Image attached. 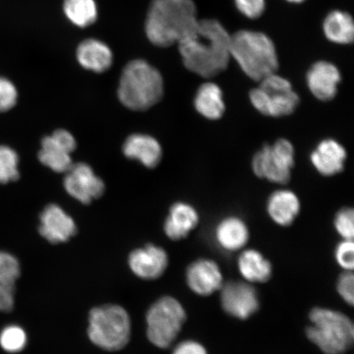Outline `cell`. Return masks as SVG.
I'll return each mask as SVG.
<instances>
[{
  "label": "cell",
  "mask_w": 354,
  "mask_h": 354,
  "mask_svg": "<svg viewBox=\"0 0 354 354\" xmlns=\"http://www.w3.org/2000/svg\"><path fill=\"white\" fill-rule=\"evenodd\" d=\"M231 39L232 35L218 20H198L194 32L178 44L185 68L202 77L218 76L232 59Z\"/></svg>",
  "instance_id": "1"
},
{
  "label": "cell",
  "mask_w": 354,
  "mask_h": 354,
  "mask_svg": "<svg viewBox=\"0 0 354 354\" xmlns=\"http://www.w3.org/2000/svg\"><path fill=\"white\" fill-rule=\"evenodd\" d=\"M193 0H153L146 16V37L155 46L178 44L192 35L198 22Z\"/></svg>",
  "instance_id": "2"
},
{
  "label": "cell",
  "mask_w": 354,
  "mask_h": 354,
  "mask_svg": "<svg viewBox=\"0 0 354 354\" xmlns=\"http://www.w3.org/2000/svg\"><path fill=\"white\" fill-rule=\"evenodd\" d=\"M165 93L160 73L142 59L131 61L124 68L119 82V100L127 109L147 110L158 103Z\"/></svg>",
  "instance_id": "3"
},
{
  "label": "cell",
  "mask_w": 354,
  "mask_h": 354,
  "mask_svg": "<svg viewBox=\"0 0 354 354\" xmlns=\"http://www.w3.org/2000/svg\"><path fill=\"white\" fill-rule=\"evenodd\" d=\"M231 57L254 81L276 73L279 60L275 44L263 32L242 30L232 35Z\"/></svg>",
  "instance_id": "4"
},
{
  "label": "cell",
  "mask_w": 354,
  "mask_h": 354,
  "mask_svg": "<svg viewBox=\"0 0 354 354\" xmlns=\"http://www.w3.org/2000/svg\"><path fill=\"white\" fill-rule=\"evenodd\" d=\"M306 330L310 342L325 354H344L353 346L354 327L344 314L334 310L314 308Z\"/></svg>",
  "instance_id": "5"
},
{
  "label": "cell",
  "mask_w": 354,
  "mask_h": 354,
  "mask_svg": "<svg viewBox=\"0 0 354 354\" xmlns=\"http://www.w3.org/2000/svg\"><path fill=\"white\" fill-rule=\"evenodd\" d=\"M88 335L93 343L105 351H119L130 339L129 315L118 305L92 309L88 317Z\"/></svg>",
  "instance_id": "6"
},
{
  "label": "cell",
  "mask_w": 354,
  "mask_h": 354,
  "mask_svg": "<svg viewBox=\"0 0 354 354\" xmlns=\"http://www.w3.org/2000/svg\"><path fill=\"white\" fill-rule=\"evenodd\" d=\"M259 82V86L250 93L251 104L257 111L272 118L289 116L295 112L300 99L287 79L276 73Z\"/></svg>",
  "instance_id": "7"
},
{
  "label": "cell",
  "mask_w": 354,
  "mask_h": 354,
  "mask_svg": "<svg viewBox=\"0 0 354 354\" xmlns=\"http://www.w3.org/2000/svg\"><path fill=\"white\" fill-rule=\"evenodd\" d=\"M185 318L187 313L179 301L170 296L158 300L146 316L149 342L158 348L169 347L183 328Z\"/></svg>",
  "instance_id": "8"
},
{
  "label": "cell",
  "mask_w": 354,
  "mask_h": 354,
  "mask_svg": "<svg viewBox=\"0 0 354 354\" xmlns=\"http://www.w3.org/2000/svg\"><path fill=\"white\" fill-rule=\"evenodd\" d=\"M295 150L290 141L279 139L272 145H264L252 161V169L261 179L276 184H286L295 167Z\"/></svg>",
  "instance_id": "9"
},
{
  "label": "cell",
  "mask_w": 354,
  "mask_h": 354,
  "mask_svg": "<svg viewBox=\"0 0 354 354\" xmlns=\"http://www.w3.org/2000/svg\"><path fill=\"white\" fill-rule=\"evenodd\" d=\"M65 174L64 185L66 192L83 205H88L103 196L105 190L104 180L96 176L92 167L86 163H75Z\"/></svg>",
  "instance_id": "10"
},
{
  "label": "cell",
  "mask_w": 354,
  "mask_h": 354,
  "mask_svg": "<svg viewBox=\"0 0 354 354\" xmlns=\"http://www.w3.org/2000/svg\"><path fill=\"white\" fill-rule=\"evenodd\" d=\"M77 148V141L68 131L59 129L44 137L39 152V160L52 171L65 174L73 165L72 153Z\"/></svg>",
  "instance_id": "11"
},
{
  "label": "cell",
  "mask_w": 354,
  "mask_h": 354,
  "mask_svg": "<svg viewBox=\"0 0 354 354\" xmlns=\"http://www.w3.org/2000/svg\"><path fill=\"white\" fill-rule=\"evenodd\" d=\"M221 289V306L229 315L245 320L258 311V294L254 288L248 283L231 281Z\"/></svg>",
  "instance_id": "12"
},
{
  "label": "cell",
  "mask_w": 354,
  "mask_h": 354,
  "mask_svg": "<svg viewBox=\"0 0 354 354\" xmlns=\"http://www.w3.org/2000/svg\"><path fill=\"white\" fill-rule=\"evenodd\" d=\"M342 79L337 66L328 61H318L313 64L306 76L310 92L315 98L324 102L335 99Z\"/></svg>",
  "instance_id": "13"
},
{
  "label": "cell",
  "mask_w": 354,
  "mask_h": 354,
  "mask_svg": "<svg viewBox=\"0 0 354 354\" xmlns=\"http://www.w3.org/2000/svg\"><path fill=\"white\" fill-rule=\"evenodd\" d=\"M39 232L51 243L68 241L77 232L75 221L59 205L52 203L41 212Z\"/></svg>",
  "instance_id": "14"
},
{
  "label": "cell",
  "mask_w": 354,
  "mask_h": 354,
  "mask_svg": "<svg viewBox=\"0 0 354 354\" xmlns=\"http://www.w3.org/2000/svg\"><path fill=\"white\" fill-rule=\"evenodd\" d=\"M187 281L190 290L201 296H209L223 285L218 265L210 259H199L189 265Z\"/></svg>",
  "instance_id": "15"
},
{
  "label": "cell",
  "mask_w": 354,
  "mask_h": 354,
  "mask_svg": "<svg viewBox=\"0 0 354 354\" xmlns=\"http://www.w3.org/2000/svg\"><path fill=\"white\" fill-rule=\"evenodd\" d=\"M131 271L145 280H154L165 273L168 264L167 254L160 247L148 245L136 250L129 256Z\"/></svg>",
  "instance_id": "16"
},
{
  "label": "cell",
  "mask_w": 354,
  "mask_h": 354,
  "mask_svg": "<svg viewBox=\"0 0 354 354\" xmlns=\"http://www.w3.org/2000/svg\"><path fill=\"white\" fill-rule=\"evenodd\" d=\"M346 159V149L334 139L322 140L310 155L314 168L324 176L340 174L344 170Z\"/></svg>",
  "instance_id": "17"
},
{
  "label": "cell",
  "mask_w": 354,
  "mask_h": 354,
  "mask_svg": "<svg viewBox=\"0 0 354 354\" xmlns=\"http://www.w3.org/2000/svg\"><path fill=\"white\" fill-rule=\"evenodd\" d=\"M122 151L127 158L139 161L148 168L157 167L162 158V149L158 141L145 134L128 137Z\"/></svg>",
  "instance_id": "18"
},
{
  "label": "cell",
  "mask_w": 354,
  "mask_h": 354,
  "mask_svg": "<svg viewBox=\"0 0 354 354\" xmlns=\"http://www.w3.org/2000/svg\"><path fill=\"white\" fill-rule=\"evenodd\" d=\"M76 55L78 63L82 68L96 73L106 72L113 64L112 50L100 39H85L79 44Z\"/></svg>",
  "instance_id": "19"
},
{
  "label": "cell",
  "mask_w": 354,
  "mask_h": 354,
  "mask_svg": "<svg viewBox=\"0 0 354 354\" xmlns=\"http://www.w3.org/2000/svg\"><path fill=\"white\" fill-rule=\"evenodd\" d=\"M199 216L187 203L177 202L171 207L165 223V232L172 241H180L189 236L198 224Z\"/></svg>",
  "instance_id": "20"
},
{
  "label": "cell",
  "mask_w": 354,
  "mask_h": 354,
  "mask_svg": "<svg viewBox=\"0 0 354 354\" xmlns=\"http://www.w3.org/2000/svg\"><path fill=\"white\" fill-rule=\"evenodd\" d=\"M300 207L298 196L289 189H280L272 193L267 203L270 218L281 227H288L294 223Z\"/></svg>",
  "instance_id": "21"
},
{
  "label": "cell",
  "mask_w": 354,
  "mask_h": 354,
  "mask_svg": "<svg viewBox=\"0 0 354 354\" xmlns=\"http://www.w3.org/2000/svg\"><path fill=\"white\" fill-rule=\"evenodd\" d=\"M216 242L227 251L241 250L250 239L249 228L238 216H227L220 221L215 230Z\"/></svg>",
  "instance_id": "22"
},
{
  "label": "cell",
  "mask_w": 354,
  "mask_h": 354,
  "mask_svg": "<svg viewBox=\"0 0 354 354\" xmlns=\"http://www.w3.org/2000/svg\"><path fill=\"white\" fill-rule=\"evenodd\" d=\"M194 106L202 117L212 121L218 120L225 111L223 90L214 82L202 84L194 96Z\"/></svg>",
  "instance_id": "23"
},
{
  "label": "cell",
  "mask_w": 354,
  "mask_h": 354,
  "mask_svg": "<svg viewBox=\"0 0 354 354\" xmlns=\"http://www.w3.org/2000/svg\"><path fill=\"white\" fill-rule=\"evenodd\" d=\"M238 267L243 277L249 282H267L272 274L271 263L258 250L243 251L239 258Z\"/></svg>",
  "instance_id": "24"
},
{
  "label": "cell",
  "mask_w": 354,
  "mask_h": 354,
  "mask_svg": "<svg viewBox=\"0 0 354 354\" xmlns=\"http://www.w3.org/2000/svg\"><path fill=\"white\" fill-rule=\"evenodd\" d=\"M323 32L332 43L349 44L354 39L353 17L346 12L332 11L323 22Z\"/></svg>",
  "instance_id": "25"
},
{
  "label": "cell",
  "mask_w": 354,
  "mask_h": 354,
  "mask_svg": "<svg viewBox=\"0 0 354 354\" xmlns=\"http://www.w3.org/2000/svg\"><path fill=\"white\" fill-rule=\"evenodd\" d=\"M63 8L66 19L78 28H88L98 19L95 0H64Z\"/></svg>",
  "instance_id": "26"
},
{
  "label": "cell",
  "mask_w": 354,
  "mask_h": 354,
  "mask_svg": "<svg viewBox=\"0 0 354 354\" xmlns=\"http://www.w3.org/2000/svg\"><path fill=\"white\" fill-rule=\"evenodd\" d=\"M19 156L15 149L0 145V183L8 184L19 179Z\"/></svg>",
  "instance_id": "27"
},
{
  "label": "cell",
  "mask_w": 354,
  "mask_h": 354,
  "mask_svg": "<svg viewBox=\"0 0 354 354\" xmlns=\"http://www.w3.org/2000/svg\"><path fill=\"white\" fill-rule=\"evenodd\" d=\"M26 344H28V335L19 326H8L0 332V347L7 353H19L24 351Z\"/></svg>",
  "instance_id": "28"
},
{
  "label": "cell",
  "mask_w": 354,
  "mask_h": 354,
  "mask_svg": "<svg viewBox=\"0 0 354 354\" xmlns=\"http://www.w3.org/2000/svg\"><path fill=\"white\" fill-rule=\"evenodd\" d=\"M20 274L19 260L7 252L0 251V282L15 285Z\"/></svg>",
  "instance_id": "29"
},
{
  "label": "cell",
  "mask_w": 354,
  "mask_h": 354,
  "mask_svg": "<svg viewBox=\"0 0 354 354\" xmlns=\"http://www.w3.org/2000/svg\"><path fill=\"white\" fill-rule=\"evenodd\" d=\"M19 93L10 80L0 77V113L8 112L17 104Z\"/></svg>",
  "instance_id": "30"
},
{
  "label": "cell",
  "mask_w": 354,
  "mask_h": 354,
  "mask_svg": "<svg viewBox=\"0 0 354 354\" xmlns=\"http://www.w3.org/2000/svg\"><path fill=\"white\" fill-rule=\"evenodd\" d=\"M353 210L344 207L340 209L335 218L336 231L344 238V240H353L354 236Z\"/></svg>",
  "instance_id": "31"
},
{
  "label": "cell",
  "mask_w": 354,
  "mask_h": 354,
  "mask_svg": "<svg viewBox=\"0 0 354 354\" xmlns=\"http://www.w3.org/2000/svg\"><path fill=\"white\" fill-rule=\"evenodd\" d=\"M237 10L250 19H258L264 13L265 0H234Z\"/></svg>",
  "instance_id": "32"
},
{
  "label": "cell",
  "mask_w": 354,
  "mask_h": 354,
  "mask_svg": "<svg viewBox=\"0 0 354 354\" xmlns=\"http://www.w3.org/2000/svg\"><path fill=\"white\" fill-rule=\"evenodd\" d=\"M354 246L353 240H344L335 250V259L340 267L353 271L354 266Z\"/></svg>",
  "instance_id": "33"
},
{
  "label": "cell",
  "mask_w": 354,
  "mask_h": 354,
  "mask_svg": "<svg viewBox=\"0 0 354 354\" xmlns=\"http://www.w3.org/2000/svg\"><path fill=\"white\" fill-rule=\"evenodd\" d=\"M354 277L352 271H347L340 275L337 283V290L348 304L353 305Z\"/></svg>",
  "instance_id": "34"
},
{
  "label": "cell",
  "mask_w": 354,
  "mask_h": 354,
  "mask_svg": "<svg viewBox=\"0 0 354 354\" xmlns=\"http://www.w3.org/2000/svg\"><path fill=\"white\" fill-rule=\"evenodd\" d=\"M15 285L0 282V312H11L15 307Z\"/></svg>",
  "instance_id": "35"
},
{
  "label": "cell",
  "mask_w": 354,
  "mask_h": 354,
  "mask_svg": "<svg viewBox=\"0 0 354 354\" xmlns=\"http://www.w3.org/2000/svg\"><path fill=\"white\" fill-rule=\"evenodd\" d=\"M174 354H209L201 344L193 340L180 343L175 348Z\"/></svg>",
  "instance_id": "36"
},
{
  "label": "cell",
  "mask_w": 354,
  "mask_h": 354,
  "mask_svg": "<svg viewBox=\"0 0 354 354\" xmlns=\"http://www.w3.org/2000/svg\"><path fill=\"white\" fill-rule=\"evenodd\" d=\"M286 1L293 3H300L305 1V0H286Z\"/></svg>",
  "instance_id": "37"
}]
</instances>
